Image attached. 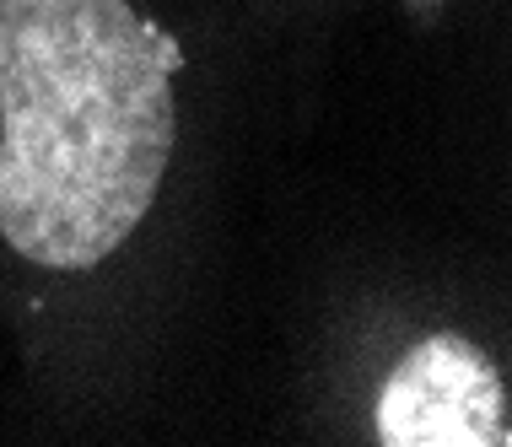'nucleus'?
<instances>
[{
    "label": "nucleus",
    "mask_w": 512,
    "mask_h": 447,
    "mask_svg": "<svg viewBox=\"0 0 512 447\" xmlns=\"http://www.w3.org/2000/svg\"><path fill=\"white\" fill-rule=\"evenodd\" d=\"M184 49L130 0H0V232L22 259L87 270L151 211Z\"/></svg>",
    "instance_id": "1"
},
{
    "label": "nucleus",
    "mask_w": 512,
    "mask_h": 447,
    "mask_svg": "<svg viewBox=\"0 0 512 447\" xmlns=\"http://www.w3.org/2000/svg\"><path fill=\"white\" fill-rule=\"evenodd\" d=\"M389 447H502L507 399L491 361L459 334H432L394 367L378 399Z\"/></svg>",
    "instance_id": "2"
}]
</instances>
